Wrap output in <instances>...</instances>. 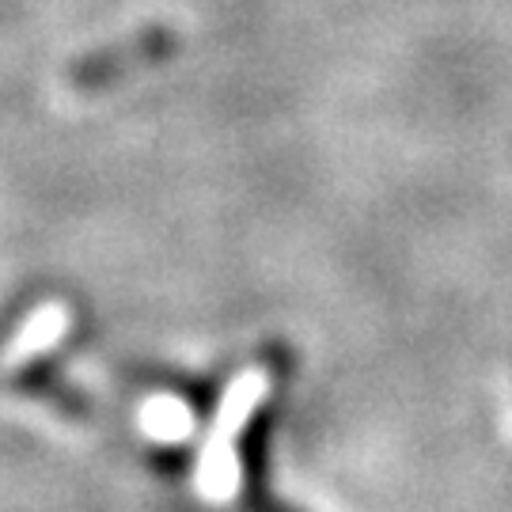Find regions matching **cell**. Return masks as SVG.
I'll return each instance as SVG.
<instances>
[{"instance_id":"cell-1","label":"cell","mask_w":512,"mask_h":512,"mask_svg":"<svg viewBox=\"0 0 512 512\" xmlns=\"http://www.w3.org/2000/svg\"><path fill=\"white\" fill-rule=\"evenodd\" d=\"M262 372H251V376H243L236 387H232V395H228V406L220 410L217 418V429H213V437L205 444L202 452V463H198V486H202L205 497H224L236 490L239 482V463H236V437L239 429H243V421H247V410L258 403V395H262Z\"/></svg>"},{"instance_id":"cell-2","label":"cell","mask_w":512,"mask_h":512,"mask_svg":"<svg viewBox=\"0 0 512 512\" xmlns=\"http://www.w3.org/2000/svg\"><path fill=\"white\" fill-rule=\"evenodd\" d=\"M145 421L160 433V437H175V433H183L186 429V410L183 406H175V403H164V406H148V414Z\"/></svg>"}]
</instances>
